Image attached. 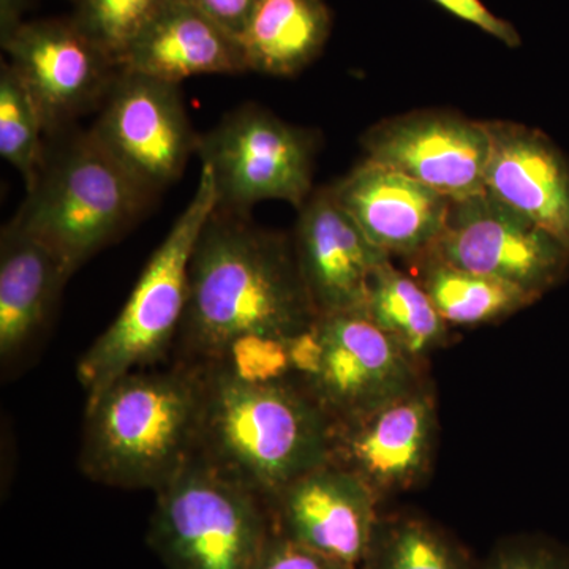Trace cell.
Returning a JSON list of instances; mask_svg holds the SVG:
<instances>
[{
  "instance_id": "22",
  "label": "cell",
  "mask_w": 569,
  "mask_h": 569,
  "mask_svg": "<svg viewBox=\"0 0 569 569\" xmlns=\"http://www.w3.org/2000/svg\"><path fill=\"white\" fill-rule=\"evenodd\" d=\"M418 282L449 326L496 323L538 301L516 284L460 269L430 254L415 258Z\"/></svg>"
},
{
  "instance_id": "20",
  "label": "cell",
  "mask_w": 569,
  "mask_h": 569,
  "mask_svg": "<svg viewBox=\"0 0 569 569\" xmlns=\"http://www.w3.org/2000/svg\"><path fill=\"white\" fill-rule=\"evenodd\" d=\"M331 26L325 0H260L241 37L249 71L295 77L323 51Z\"/></svg>"
},
{
  "instance_id": "23",
  "label": "cell",
  "mask_w": 569,
  "mask_h": 569,
  "mask_svg": "<svg viewBox=\"0 0 569 569\" xmlns=\"http://www.w3.org/2000/svg\"><path fill=\"white\" fill-rule=\"evenodd\" d=\"M359 569H475L470 553L436 522L380 515Z\"/></svg>"
},
{
  "instance_id": "4",
  "label": "cell",
  "mask_w": 569,
  "mask_h": 569,
  "mask_svg": "<svg viewBox=\"0 0 569 569\" xmlns=\"http://www.w3.org/2000/svg\"><path fill=\"white\" fill-rule=\"evenodd\" d=\"M50 138L39 178L11 220L50 247L73 276L130 230L157 197L104 151L91 130Z\"/></svg>"
},
{
  "instance_id": "31",
  "label": "cell",
  "mask_w": 569,
  "mask_h": 569,
  "mask_svg": "<svg viewBox=\"0 0 569 569\" xmlns=\"http://www.w3.org/2000/svg\"><path fill=\"white\" fill-rule=\"evenodd\" d=\"M224 31L241 40L260 0H190Z\"/></svg>"
},
{
  "instance_id": "26",
  "label": "cell",
  "mask_w": 569,
  "mask_h": 569,
  "mask_svg": "<svg viewBox=\"0 0 569 569\" xmlns=\"http://www.w3.org/2000/svg\"><path fill=\"white\" fill-rule=\"evenodd\" d=\"M288 339L282 337L242 335L224 348L222 358L213 365L222 366L231 376L253 385L277 383L293 378Z\"/></svg>"
},
{
  "instance_id": "12",
  "label": "cell",
  "mask_w": 569,
  "mask_h": 569,
  "mask_svg": "<svg viewBox=\"0 0 569 569\" xmlns=\"http://www.w3.org/2000/svg\"><path fill=\"white\" fill-rule=\"evenodd\" d=\"M320 372L302 383L332 421L366 413L425 383L417 365L365 313L318 318Z\"/></svg>"
},
{
  "instance_id": "10",
  "label": "cell",
  "mask_w": 569,
  "mask_h": 569,
  "mask_svg": "<svg viewBox=\"0 0 569 569\" xmlns=\"http://www.w3.org/2000/svg\"><path fill=\"white\" fill-rule=\"evenodd\" d=\"M437 403L421 387L399 399L332 425L329 460L361 479L378 500L417 488L432 468Z\"/></svg>"
},
{
  "instance_id": "21",
  "label": "cell",
  "mask_w": 569,
  "mask_h": 569,
  "mask_svg": "<svg viewBox=\"0 0 569 569\" xmlns=\"http://www.w3.org/2000/svg\"><path fill=\"white\" fill-rule=\"evenodd\" d=\"M365 316L419 366L449 339V325L422 284L397 269L391 258L370 279Z\"/></svg>"
},
{
  "instance_id": "18",
  "label": "cell",
  "mask_w": 569,
  "mask_h": 569,
  "mask_svg": "<svg viewBox=\"0 0 569 569\" xmlns=\"http://www.w3.org/2000/svg\"><path fill=\"white\" fill-rule=\"evenodd\" d=\"M119 70L181 84L200 74L249 71L238 37L190 0H171L123 54Z\"/></svg>"
},
{
  "instance_id": "2",
  "label": "cell",
  "mask_w": 569,
  "mask_h": 569,
  "mask_svg": "<svg viewBox=\"0 0 569 569\" xmlns=\"http://www.w3.org/2000/svg\"><path fill=\"white\" fill-rule=\"evenodd\" d=\"M201 417L200 367L127 373L86 400L81 471L110 488L157 492L197 458Z\"/></svg>"
},
{
  "instance_id": "16",
  "label": "cell",
  "mask_w": 569,
  "mask_h": 569,
  "mask_svg": "<svg viewBox=\"0 0 569 569\" xmlns=\"http://www.w3.org/2000/svg\"><path fill=\"white\" fill-rule=\"evenodd\" d=\"M329 190L366 238L389 257L415 260L432 249L451 209L443 194L367 159Z\"/></svg>"
},
{
  "instance_id": "11",
  "label": "cell",
  "mask_w": 569,
  "mask_h": 569,
  "mask_svg": "<svg viewBox=\"0 0 569 569\" xmlns=\"http://www.w3.org/2000/svg\"><path fill=\"white\" fill-rule=\"evenodd\" d=\"M2 47L39 108L47 137L100 110L119 73L74 22H22Z\"/></svg>"
},
{
  "instance_id": "3",
  "label": "cell",
  "mask_w": 569,
  "mask_h": 569,
  "mask_svg": "<svg viewBox=\"0 0 569 569\" xmlns=\"http://www.w3.org/2000/svg\"><path fill=\"white\" fill-rule=\"evenodd\" d=\"M203 417L198 455L264 501L328 462L332 418L296 380L246 383L219 365L198 366Z\"/></svg>"
},
{
  "instance_id": "9",
  "label": "cell",
  "mask_w": 569,
  "mask_h": 569,
  "mask_svg": "<svg viewBox=\"0 0 569 569\" xmlns=\"http://www.w3.org/2000/svg\"><path fill=\"white\" fill-rule=\"evenodd\" d=\"M181 84L119 70L91 133L152 194L181 178L197 153Z\"/></svg>"
},
{
  "instance_id": "15",
  "label": "cell",
  "mask_w": 569,
  "mask_h": 569,
  "mask_svg": "<svg viewBox=\"0 0 569 569\" xmlns=\"http://www.w3.org/2000/svg\"><path fill=\"white\" fill-rule=\"evenodd\" d=\"M293 244L318 318L365 313L370 279L391 257L366 238L329 187L299 209Z\"/></svg>"
},
{
  "instance_id": "19",
  "label": "cell",
  "mask_w": 569,
  "mask_h": 569,
  "mask_svg": "<svg viewBox=\"0 0 569 569\" xmlns=\"http://www.w3.org/2000/svg\"><path fill=\"white\" fill-rule=\"evenodd\" d=\"M69 269L50 247L10 220L0 234V359L9 367L39 340Z\"/></svg>"
},
{
  "instance_id": "13",
  "label": "cell",
  "mask_w": 569,
  "mask_h": 569,
  "mask_svg": "<svg viewBox=\"0 0 569 569\" xmlns=\"http://www.w3.org/2000/svg\"><path fill=\"white\" fill-rule=\"evenodd\" d=\"M367 160L425 183L448 200L485 192L490 138L486 122L449 111H417L373 126Z\"/></svg>"
},
{
  "instance_id": "14",
  "label": "cell",
  "mask_w": 569,
  "mask_h": 569,
  "mask_svg": "<svg viewBox=\"0 0 569 569\" xmlns=\"http://www.w3.org/2000/svg\"><path fill=\"white\" fill-rule=\"evenodd\" d=\"M266 505L276 533L358 568L380 518L376 493L331 460L284 486Z\"/></svg>"
},
{
  "instance_id": "17",
  "label": "cell",
  "mask_w": 569,
  "mask_h": 569,
  "mask_svg": "<svg viewBox=\"0 0 569 569\" xmlns=\"http://www.w3.org/2000/svg\"><path fill=\"white\" fill-rule=\"evenodd\" d=\"M486 190L569 249V163L548 134L509 121H486Z\"/></svg>"
},
{
  "instance_id": "29",
  "label": "cell",
  "mask_w": 569,
  "mask_h": 569,
  "mask_svg": "<svg viewBox=\"0 0 569 569\" xmlns=\"http://www.w3.org/2000/svg\"><path fill=\"white\" fill-rule=\"evenodd\" d=\"M433 2L460 20L477 26L482 32L489 33L508 48H519L522 43L518 29L511 22L493 14L481 0H433Z\"/></svg>"
},
{
  "instance_id": "27",
  "label": "cell",
  "mask_w": 569,
  "mask_h": 569,
  "mask_svg": "<svg viewBox=\"0 0 569 569\" xmlns=\"http://www.w3.org/2000/svg\"><path fill=\"white\" fill-rule=\"evenodd\" d=\"M481 569H569V549L541 537H512L493 548Z\"/></svg>"
},
{
  "instance_id": "8",
  "label": "cell",
  "mask_w": 569,
  "mask_h": 569,
  "mask_svg": "<svg viewBox=\"0 0 569 569\" xmlns=\"http://www.w3.org/2000/svg\"><path fill=\"white\" fill-rule=\"evenodd\" d=\"M425 254L516 284L537 299L569 271L568 247L488 190L451 201L447 227Z\"/></svg>"
},
{
  "instance_id": "25",
  "label": "cell",
  "mask_w": 569,
  "mask_h": 569,
  "mask_svg": "<svg viewBox=\"0 0 569 569\" xmlns=\"http://www.w3.org/2000/svg\"><path fill=\"white\" fill-rule=\"evenodd\" d=\"M171 0H86L74 24L119 69L123 54Z\"/></svg>"
},
{
  "instance_id": "30",
  "label": "cell",
  "mask_w": 569,
  "mask_h": 569,
  "mask_svg": "<svg viewBox=\"0 0 569 569\" xmlns=\"http://www.w3.org/2000/svg\"><path fill=\"white\" fill-rule=\"evenodd\" d=\"M287 343L293 377L301 383H309L320 372L321 359H323V346L318 336L317 325L290 337Z\"/></svg>"
},
{
  "instance_id": "5",
  "label": "cell",
  "mask_w": 569,
  "mask_h": 569,
  "mask_svg": "<svg viewBox=\"0 0 569 569\" xmlns=\"http://www.w3.org/2000/svg\"><path fill=\"white\" fill-rule=\"evenodd\" d=\"M216 206L211 171L201 167L192 200L149 258L121 312L78 361L88 400L118 378L156 367L173 353L189 299L190 258Z\"/></svg>"
},
{
  "instance_id": "6",
  "label": "cell",
  "mask_w": 569,
  "mask_h": 569,
  "mask_svg": "<svg viewBox=\"0 0 569 569\" xmlns=\"http://www.w3.org/2000/svg\"><path fill=\"white\" fill-rule=\"evenodd\" d=\"M271 531L264 498L197 456L157 490L148 542L168 569H253Z\"/></svg>"
},
{
  "instance_id": "1",
  "label": "cell",
  "mask_w": 569,
  "mask_h": 569,
  "mask_svg": "<svg viewBox=\"0 0 569 569\" xmlns=\"http://www.w3.org/2000/svg\"><path fill=\"white\" fill-rule=\"evenodd\" d=\"M317 320L293 239L253 223L249 213L213 209L190 258L173 361L213 365L236 337L290 339Z\"/></svg>"
},
{
  "instance_id": "7",
  "label": "cell",
  "mask_w": 569,
  "mask_h": 569,
  "mask_svg": "<svg viewBox=\"0 0 569 569\" xmlns=\"http://www.w3.org/2000/svg\"><path fill=\"white\" fill-rule=\"evenodd\" d=\"M317 138L249 103L200 133L194 156L211 171L216 209L249 213L263 201L301 209L312 192Z\"/></svg>"
},
{
  "instance_id": "24",
  "label": "cell",
  "mask_w": 569,
  "mask_h": 569,
  "mask_svg": "<svg viewBox=\"0 0 569 569\" xmlns=\"http://www.w3.org/2000/svg\"><path fill=\"white\" fill-rule=\"evenodd\" d=\"M39 108L9 62L0 69V156L20 173L28 190L36 183L47 144Z\"/></svg>"
},
{
  "instance_id": "28",
  "label": "cell",
  "mask_w": 569,
  "mask_h": 569,
  "mask_svg": "<svg viewBox=\"0 0 569 569\" xmlns=\"http://www.w3.org/2000/svg\"><path fill=\"white\" fill-rule=\"evenodd\" d=\"M253 569H359L271 531Z\"/></svg>"
}]
</instances>
